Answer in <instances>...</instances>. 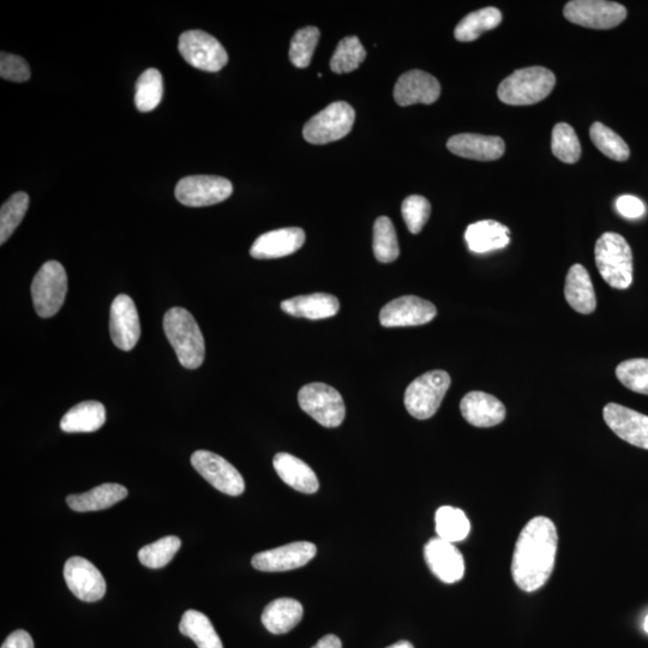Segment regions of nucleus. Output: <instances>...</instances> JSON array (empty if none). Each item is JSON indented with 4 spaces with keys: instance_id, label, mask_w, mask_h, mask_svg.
<instances>
[{
    "instance_id": "nucleus-25",
    "label": "nucleus",
    "mask_w": 648,
    "mask_h": 648,
    "mask_svg": "<svg viewBox=\"0 0 648 648\" xmlns=\"http://www.w3.org/2000/svg\"><path fill=\"white\" fill-rule=\"evenodd\" d=\"M281 309L294 317L323 320L338 314L340 302L333 294L314 293L284 300Z\"/></svg>"
},
{
    "instance_id": "nucleus-47",
    "label": "nucleus",
    "mask_w": 648,
    "mask_h": 648,
    "mask_svg": "<svg viewBox=\"0 0 648 648\" xmlns=\"http://www.w3.org/2000/svg\"><path fill=\"white\" fill-rule=\"evenodd\" d=\"M387 648H414V647L411 644V642H408V641L404 640V641L395 642L394 645L389 646Z\"/></svg>"
},
{
    "instance_id": "nucleus-1",
    "label": "nucleus",
    "mask_w": 648,
    "mask_h": 648,
    "mask_svg": "<svg viewBox=\"0 0 648 648\" xmlns=\"http://www.w3.org/2000/svg\"><path fill=\"white\" fill-rule=\"evenodd\" d=\"M558 536L554 522L537 516L521 531L512 562L516 585L525 592H534L550 579L555 567Z\"/></svg>"
},
{
    "instance_id": "nucleus-19",
    "label": "nucleus",
    "mask_w": 648,
    "mask_h": 648,
    "mask_svg": "<svg viewBox=\"0 0 648 648\" xmlns=\"http://www.w3.org/2000/svg\"><path fill=\"white\" fill-rule=\"evenodd\" d=\"M441 84L437 78L422 70L401 75L394 87L396 104L402 107L416 104L431 105L440 98Z\"/></svg>"
},
{
    "instance_id": "nucleus-9",
    "label": "nucleus",
    "mask_w": 648,
    "mask_h": 648,
    "mask_svg": "<svg viewBox=\"0 0 648 648\" xmlns=\"http://www.w3.org/2000/svg\"><path fill=\"white\" fill-rule=\"evenodd\" d=\"M178 47L186 63L202 71L218 72L228 62L224 46L202 30H189L180 35Z\"/></svg>"
},
{
    "instance_id": "nucleus-45",
    "label": "nucleus",
    "mask_w": 648,
    "mask_h": 648,
    "mask_svg": "<svg viewBox=\"0 0 648 648\" xmlns=\"http://www.w3.org/2000/svg\"><path fill=\"white\" fill-rule=\"evenodd\" d=\"M2 648H34V641L26 630H16L6 638Z\"/></svg>"
},
{
    "instance_id": "nucleus-5",
    "label": "nucleus",
    "mask_w": 648,
    "mask_h": 648,
    "mask_svg": "<svg viewBox=\"0 0 648 648\" xmlns=\"http://www.w3.org/2000/svg\"><path fill=\"white\" fill-rule=\"evenodd\" d=\"M450 376L443 370L426 372L407 387L405 406L412 417L425 420L435 416L450 387Z\"/></svg>"
},
{
    "instance_id": "nucleus-24",
    "label": "nucleus",
    "mask_w": 648,
    "mask_h": 648,
    "mask_svg": "<svg viewBox=\"0 0 648 648\" xmlns=\"http://www.w3.org/2000/svg\"><path fill=\"white\" fill-rule=\"evenodd\" d=\"M273 465L282 482L294 490L310 495L320 488L315 472L296 456L287 453L276 454Z\"/></svg>"
},
{
    "instance_id": "nucleus-31",
    "label": "nucleus",
    "mask_w": 648,
    "mask_h": 648,
    "mask_svg": "<svg viewBox=\"0 0 648 648\" xmlns=\"http://www.w3.org/2000/svg\"><path fill=\"white\" fill-rule=\"evenodd\" d=\"M179 630L194 641L198 648H224L212 622L200 611H186L180 620Z\"/></svg>"
},
{
    "instance_id": "nucleus-48",
    "label": "nucleus",
    "mask_w": 648,
    "mask_h": 648,
    "mask_svg": "<svg viewBox=\"0 0 648 648\" xmlns=\"http://www.w3.org/2000/svg\"><path fill=\"white\" fill-rule=\"evenodd\" d=\"M644 629H645V632L648 634V615L645 618Z\"/></svg>"
},
{
    "instance_id": "nucleus-20",
    "label": "nucleus",
    "mask_w": 648,
    "mask_h": 648,
    "mask_svg": "<svg viewBox=\"0 0 648 648\" xmlns=\"http://www.w3.org/2000/svg\"><path fill=\"white\" fill-rule=\"evenodd\" d=\"M305 243V232L299 227L280 228L262 234L252 244L250 255L256 260H274L294 254Z\"/></svg>"
},
{
    "instance_id": "nucleus-10",
    "label": "nucleus",
    "mask_w": 648,
    "mask_h": 648,
    "mask_svg": "<svg viewBox=\"0 0 648 648\" xmlns=\"http://www.w3.org/2000/svg\"><path fill=\"white\" fill-rule=\"evenodd\" d=\"M564 17L578 26L591 29H611L626 20L623 5L606 0H573L563 10Z\"/></svg>"
},
{
    "instance_id": "nucleus-21",
    "label": "nucleus",
    "mask_w": 648,
    "mask_h": 648,
    "mask_svg": "<svg viewBox=\"0 0 648 648\" xmlns=\"http://www.w3.org/2000/svg\"><path fill=\"white\" fill-rule=\"evenodd\" d=\"M462 417L476 428H492L506 418V407L500 400L484 392H471L462 398L460 404Z\"/></svg>"
},
{
    "instance_id": "nucleus-27",
    "label": "nucleus",
    "mask_w": 648,
    "mask_h": 648,
    "mask_svg": "<svg viewBox=\"0 0 648 648\" xmlns=\"http://www.w3.org/2000/svg\"><path fill=\"white\" fill-rule=\"evenodd\" d=\"M304 615L303 605L296 599L279 598L266 606L262 614V623L272 634H286L291 632Z\"/></svg>"
},
{
    "instance_id": "nucleus-6",
    "label": "nucleus",
    "mask_w": 648,
    "mask_h": 648,
    "mask_svg": "<svg viewBox=\"0 0 648 648\" xmlns=\"http://www.w3.org/2000/svg\"><path fill=\"white\" fill-rule=\"evenodd\" d=\"M300 408L324 428H338L344 422L346 407L338 390L326 383L306 384L299 390Z\"/></svg>"
},
{
    "instance_id": "nucleus-15",
    "label": "nucleus",
    "mask_w": 648,
    "mask_h": 648,
    "mask_svg": "<svg viewBox=\"0 0 648 648\" xmlns=\"http://www.w3.org/2000/svg\"><path fill=\"white\" fill-rule=\"evenodd\" d=\"M315 544L296 542L260 552L252 557L251 564L261 572H287L304 567L316 556Z\"/></svg>"
},
{
    "instance_id": "nucleus-4",
    "label": "nucleus",
    "mask_w": 648,
    "mask_h": 648,
    "mask_svg": "<svg viewBox=\"0 0 648 648\" xmlns=\"http://www.w3.org/2000/svg\"><path fill=\"white\" fill-rule=\"evenodd\" d=\"M600 275L616 290H627L633 282V252L621 234L606 232L594 249Z\"/></svg>"
},
{
    "instance_id": "nucleus-23",
    "label": "nucleus",
    "mask_w": 648,
    "mask_h": 648,
    "mask_svg": "<svg viewBox=\"0 0 648 648\" xmlns=\"http://www.w3.org/2000/svg\"><path fill=\"white\" fill-rule=\"evenodd\" d=\"M564 297L579 314L590 315L596 310L597 298L591 276L581 264L570 267L564 285Z\"/></svg>"
},
{
    "instance_id": "nucleus-42",
    "label": "nucleus",
    "mask_w": 648,
    "mask_h": 648,
    "mask_svg": "<svg viewBox=\"0 0 648 648\" xmlns=\"http://www.w3.org/2000/svg\"><path fill=\"white\" fill-rule=\"evenodd\" d=\"M401 213L404 216L408 231L412 234H418L422 232L426 222L430 219L431 204L423 196H408L402 202Z\"/></svg>"
},
{
    "instance_id": "nucleus-30",
    "label": "nucleus",
    "mask_w": 648,
    "mask_h": 648,
    "mask_svg": "<svg viewBox=\"0 0 648 648\" xmlns=\"http://www.w3.org/2000/svg\"><path fill=\"white\" fill-rule=\"evenodd\" d=\"M502 12L497 8H484L468 14L454 30L455 39L460 42L477 40L484 33L500 26Z\"/></svg>"
},
{
    "instance_id": "nucleus-46",
    "label": "nucleus",
    "mask_w": 648,
    "mask_h": 648,
    "mask_svg": "<svg viewBox=\"0 0 648 648\" xmlns=\"http://www.w3.org/2000/svg\"><path fill=\"white\" fill-rule=\"evenodd\" d=\"M312 648H342V642L338 636L328 634L323 636L321 640H318L317 644Z\"/></svg>"
},
{
    "instance_id": "nucleus-41",
    "label": "nucleus",
    "mask_w": 648,
    "mask_h": 648,
    "mask_svg": "<svg viewBox=\"0 0 648 648\" xmlns=\"http://www.w3.org/2000/svg\"><path fill=\"white\" fill-rule=\"evenodd\" d=\"M616 376L632 392L648 395V359H629L616 368Z\"/></svg>"
},
{
    "instance_id": "nucleus-11",
    "label": "nucleus",
    "mask_w": 648,
    "mask_h": 648,
    "mask_svg": "<svg viewBox=\"0 0 648 648\" xmlns=\"http://www.w3.org/2000/svg\"><path fill=\"white\" fill-rule=\"evenodd\" d=\"M191 465L216 490L228 496L243 494L245 482L242 474L220 455L208 450H197L191 456Z\"/></svg>"
},
{
    "instance_id": "nucleus-32",
    "label": "nucleus",
    "mask_w": 648,
    "mask_h": 648,
    "mask_svg": "<svg viewBox=\"0 0 648 648\" xmlns=\"http://www.w3.org/2000/svg\"><path fill=\"white\" fill-rule=\"evenodd\" d=\"M435 520L438 537L449 543L461 542L471 531L470 520L458 508L449 506L438 508Z\"/></svg>"
},
{
    "instance_id": "nucleus-12",
    "label": "nucleus",
    "mask_w": 648,
    "mask_h": 648,
    "mask_svg": "<svg viewBox=\"0 0 648 648\" xmlns=\"http://www.w3.org/2000/svg\"><path fill=\"white\" fill-rule=\"evenodd\" d=\"M232 192L230 180L216 176L185 177L176 186L177 200L188 207L213 206L226 201Z\"/></svg>"
},
{
    "instance_id": "nucleus-36",
    "label": "nucleus",
    "mask_w": 648,
    "mask_h": 648,
    "mask_svg": "<svg viewBox=\"0 0 648 648\" xmlns=\"http://www.w3.org/2000/svg\"><path fill=\"white\" fill-rule=\"evenodd\" d=\"M591 140L600 152L615 161H626L630 150L626 141L603 123H594L590 129Z\"/></svg>"
},
{
    "instance_id": "nucleus-40",
    "label": "nucleus",
    "mask_w": 648,
    "mask_h": 648,
    "mask_svg": "<svg viewBox=\"0 0 648 648\" xmlns=\"http://www.w3.org/2000/svg\"><path fill=\"white\" fill-rule=\"evenodd\" d=\"M320 36V30L316 27L299 29L293 35L290 47V59L294 66H297L299 69L308 68L312 56H314L318 41H320Z\"/></svg>"
},
{
    "instance_id": "nucleus-13",
    "label": "nucleus",
    "mask_w": 648,
    "mask_h": 648,
    "mask_svg": "<svg viewBox=\"0 0 648 648\" xmlns=\"http://www.w3.org/2000/svg\"><path fill=\"white\" fill-rule=\"evenodd\" d=\"M64 579L72 594L86 603L98 602L106 593L100 570L83 557H71L64 567Z\"/></svg>"
},
{
    "instance_id": "nucleus-16",
    "label": "nucleus",
    "mask_w": 648,
    "mask_h": 648,
    "mask_svg": "<svg viewBox=\"0 0 648 648\" xmlns=\"http://www.w3.org/2000/svg\"><path fill=\"white\" fill-rule=\"evenodd\" d=\"M111 338L119 350L128 352L140 340V317L134 300L126 294H119L113 300L110 314Z\"/></svg>"
},
{
    "instance_id": "nucleus-8",
    "label": "nucleus",
    "mask_w": 648,
    "mask_h": 648,
    "mask_svg": "<svg viewBox=\"0 0 648 648\" xmlns=\"http://www.w3.org/2000/svg\"><path fill=\"white\" fill-rule=\"evenodd\" d=\"M68 292V276L62 264L48 261L36 273L32 284L34 308L40 317L58 314Z\"/></svg>"
},
{
    "instance_id": "nucleus-35",
    "label": "nucleus",
    "mask_w": 648,
    "mask_h": 648,
    "mask_svg": "<svg viewBox=\"0 0 648 648\" xmlns=\"http://www.w3.org/2000/svg\"><path fill=\"white\" fill-rule=\"evenodd\" d=\"M374 254L381 263L394 262L400 255L398 237L392 220L380 216L374 225Z\"/></svg>"
},
{
    "instance_id": "nucleus-3",
    "label": "nucleus",
    "mask_w": 648,
    "mask_h": 648,
    "mask_svg": "<svg viewBox=\"0 0 648 648\" xmlns=\"http://www.w3.org/2000/svg\"><path fill=\"white\" fill-rule=\"evenodd\" d=\"M555 86L554 72L543 66H531L516 70L503 80L497 96L506 105L530 106L548 98Z\"/></svg>"
},
{
    "instance_id": "nucleus-43",
    "label": "nucleus",
    "mask_w": 648,
    "mask_h": 648,
    "mask_svg": "<svg viewBox=\"0 0 648 648\" xmlns=\"http://www.w3.org/2000/svg\"><path fill=\"white\" fill-rule=\"evenodd\" d=\"M0 76L4 80L12 82H26L30 78V68L22 57L2 52V56H0Z\"/></svg>"
},
{
    "instance_id": "nucleus-33",
    "label": "nucleus",
    "mask_w": 648,
    "mask_h": 648,
    "mask_svg": "<svg viewBox=\"0 0 648 648\" xmlns=\"http://www.w3.org/2000/svg\"><path fill=\"white\" fill-rule=\"evenodd\" d=\"M164 81L159 70L148 69L136 83L135 104L140 112H150L160 105Z\"/></svg>"
},
{
    "instance_id": "nucleus-39",
    "label": "nucleus",
    "mask_w": 648,
    "mask_h": 648,
    "mask_svg": "<svg viewBox=\"0 0 648 648\" xmlns=\"http://www.w3.org/2000/svg\"><path fill=\"white\" fill-rule=\"evenodd\" d=\"M180 539L176 536H168L158 540L153 544L143 546L138 551V560L150 569H159L167 566L176 556L180 549Z\"/></svg>"
},
{
    "instance_id": "nucleus-34",
    "label": "nucleus",
    "mask_w": 648,
    "mask_h": 648,
    "mask_svg": "<svg viewBox=\"0 0 648 648\" xmlns=\"http://www.w3.org/2000/svg\"><path fill=\"white\" fill-rule=\"evenodd\" d=\"M366 58V51L357 36H347L339 42L330 60V69L335 74H348L357 70Z\"/></svg>"
},
{
    "instance_id": "nucleus-14",
    "label": "nucleus",
    "mask_w": 648,
    "mask_h": 648,
    "mask_svg": "<svg viewBox=\"0 0 648 648\" xmlns=\"http://www.w3.org/2000/svg\"><path fill=\"white\" fill-rule=\"evenodd\" d=\"M437 315L434 304L416 296H404L392 300L380 312L383 327H414L429 323Z\"/></svg>"
},
{
    "instance_id": "nucleus-2",
    "label": "nucleus",
    "mask_w": 648,
    "mask_h": 648,
    "mask_svg": "<svg viewBox=\"0 0 648 648\" xmlns=\"http://www.w3.org/2000/svg\"><path fill=\"white\" fill-rule=\"evenodd\" d=\"M164 330L180 364L189 370L200 368L206 345L194 316L183 308H172L164 317Z\"/></svg>"
},
{
    "instance_id": "nucleus-17",
    "label": "nucleus",
    "mask_w": 648,
    "mask_h": 648,
    "mask_svg": "<svg viewBox=\"0 0 648 648\" xmlns=\"http://www.w3.org/2000/svg\"><path fill=\"white\" fill-rule=\"evenodd\" d=\"M603 417L621 440L648 450V416L611 402L604 407Z\"/></svg>"
},
{
    "instance_id": "nucleus-22",
    "label": "nucleus",
    "mask_w": 648,
    "mask_h": 648,
    "mask_svg": "<svg viewBox=\"0 0 648 648\" xmlns=\"http://www.w3.org/2000/svg\"><path fill=\"white\" fill-rule=\"evenodd\" d=\"M447 148L461 158L477 161H495L506 152L501 137L479 134H459L450 137Z\"/></svg>"
},
{
    "instance_id": "nucleus-29",
    "label": "nucleus",
    "mask_w": 648,
    "mask_h": 648,
    "mask_svg": "<svg viewBox=\"0 0 648 648\" xmlns=\"http://www.w3.org/2000/svg\"><path fill=\"white\" fill-rule=\"evenodd\" d=\"M106 422L105 406L99 401H83L70 408L60 420V429L69 434L94 432Z\"/></svg>"
},
{
    "instance_id": "nucleus-7",
    "label": "nucleus",
    "mask_w": 648,
    "mask_h": 648,
    "mask_svg": "<svg viewBox=\"0 0 648 648\" xmlns=\"http://www.w3.org/2000/svg\"><path fill=\"white\" fill-rule=\"evenodd\" d=\"M356 119L353 107L345 101L330 104L312 117L303 129V136L311 144H327L350 134Z\"/></svg>"
},
{
    "instance_id": "nucleus-28",
    "label": "nucleus",
    "mask_w": 648,
    "mask_h": 648,
    "mask_svg": "<svg viewBox=\"0 0 648 648\" xmlns=\"http://www.w3.org/2000/svg\"><path fill=\"white\" fill-rule=\"evenodd\" d=\"M128 496V490L120 484H102L96 488L80 495L66 497L68 506L75 512H96V510L107 509L114 504L123 501Z\"/></svg>"
},
{
    "instance_id": "nucleus-37",
    "label": "nucleus",
    "mask_w": 648,
    "mask_h": 648,
    "mask_svg": "<svg viewBox=\"0 0 648 648\" xmlns=\"http://www.w3.org/2000/svg\"><path fill=\"white\" fill-rule=\"evenodd\" d=\"M552 153L566 164H575L581 158V144L575 130L567 123H558L552 130Z\"/></svg>"
},
{
    "instance_id": "nucleus-18",
    "label": "nucleus",
    "mask_w": 648,
    "mask_h": 648,
    "mask_svg": "<svg viewBox=\"0 0 648 648\" xmlns=\"http://www.w3.org/2000/svg\"><path fill=\"white\" fill-rule=\"evenodd\" d=\"M424 557L432 573L444 584H455L464 578L465 561L453 543L440 537L426 543Z\"/></svg>"
},
{
    "instance_id": "nucleus-38",
    "label": "nucleus",
    "mask_w": 648,
    "mask_h": 648,
    "mask_svg": "<svg viewBox=\"0 0 648 648\" xmlns=\"http://www.w3.org/2000/svg\"><path fill=\"white\" fill-rule=\"evenodd\" d=\"M29 207V196L20 191L12 195L0 209V243L4 244L20 226Z\"/></svg>"
},
{
    "instance_id": "nucleus-44",
    "label": "nucleus",
    "mask_w": 648,
    "mask_h": 648,
    "mask_svg": "<svg viewBox=\"0 0 648 648\" xmlns=\"http://www.w3.org/2000/svg\"><path fill=\"white\" fill-rule=\"evenodd\" d=\"M617 212L627 219H639L646 213L644 202L632 195H624L617 198Z\"/></svg>"
},
{
    "instance_id": "nucleus-26",
    "label": "nucleus",
    "mask_w": 648,
    "mask_h": 648,
    "mask_svg": "<svg viewBox=\"0 0 648 648\" xmlns=\"http://www.w3.org/2000/svg\"><path fill=\"white\" fill-rule=\"evenodd\" d=\"M509 234V228L501 222L483 220L467 227L465 239L468 249L474 254H486L506 248L510 243Z\"/></svg>"
}]
</instances>
